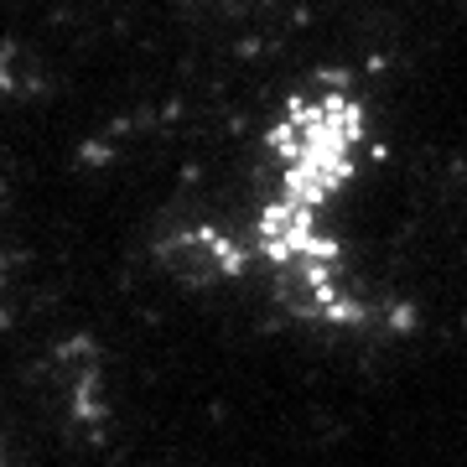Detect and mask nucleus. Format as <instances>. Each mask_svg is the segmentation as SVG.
Here are the masks:
<instances>
[{"instance_id": "obj_1", "label": "nucleus", "mask_w": 467, "mask_h": 467, "mask_svg": "<svg viewBox=\"0 0 467 467\" xmlns=\"http://www.w3.org/2000/svg\"><path fill=\"white\" fill-rule=\"evenodd\" d=\"M368 146H374V125H368V104L358 88H348L343 78H322V84L301 88L265 130V198L327 218L337 198L358 182Z\"/></svg>"}]
</instances>
